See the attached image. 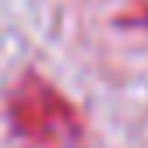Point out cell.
Masks as SVG:
<instances>
[{
	"label": "cell",
	"mask_w": 148,
	"mask_h": 148,
	"mask_svg": "<svg viewBox=\"0 0 148 148\" xmlns=\"http://www.w3.org/2000/svg\"><path fill=\"white\" fill-rule=\"evenodd\" d=\"M7 120L14 134H21L39 148H74L85 138V120L78 106L39 71H25L11 85Z\"/></svg>",
	"instance_id": "6da1fadb"
},
{
	"label": "cell",
	"mask_w": 148,
	"mask_h": 148,
	"mask_svg": "<svg viewBox=\"0 0 148 148\" xmlns=\"http://www.w3.org/2000/svg\"><path fill=\"white\" fill-rule=\"evenodd\" d=\"M116 25H123V28H145L148 32V0H134L131 7H123L120 18H116Z\"/></svg>",
	"instance_id": "7a4b0ae2"
}]
</instances>
